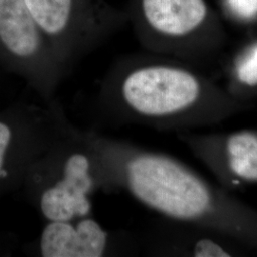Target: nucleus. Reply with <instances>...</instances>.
I'll return each mask as SVG.
<instances>
[{
    "mask_svg": "<svg viewBox=\"0 0 257 257\" xmlns=\"http://www.w3.org/2000/svg\"><path fill=\"white\" fill-rule=\"evenodd\" d=\"M101 167L107 193L125 191L169 220L232 239L257 253V210L183 161L92 130H81Z\"/></svg>",
    "mask_w": 257,
    "mask_h": 257,
    "instance_id": "nucleus-1",
    "label": "nucleus"
},
{
    "mask_svg": "<svg viewBox=\"0 0 257 257\" xmlns=\"http://www.w3.org/2000/svg\"><path fill=\"white\" fill-rule=\"evenodd\" d=\"M97 106L107 118L180 133L219 124L252 109L181 65L126 57L102 80Z\"/></svg>",
    "mask_w": 257,
    "mask_h": 257,
    "instance_id": "nucleus-2",
    "label": "nucleus"
},
{
    "mask_svg": "<svg viewBox=\"0 0 257 257\" xmlns=\"http://www.w3.org/2000/svg\"><path fill=\"white\" fill-rule=\"evenodd\" d=\"M25 199L46 220L92 215V197L107 193L101 167L74 124L31 166L21 185Z\"/></svg>",
    "mask_w": 257,
    "mask_h": 257,
    "instance_id": "nucleus-3",
    "label": "nucleus"
},
{
    "mask_svg": "<svg viewBox=\"0 0 257 257\" xmlns=\"http://www.w3.org/2000/svg\"><path fill=\"white\" fill-rule=\"evenodd\" d=\"M24 1L69 73L116 33L125 19L119 9L106 0Z\"/></svg>",
    "mask_w": 257,
    "mask_h": 257,
    "instance_id": "nucleus-4",
    "label": "nucleus"
},
{
    "mask_svg": "<svg viewBox=\"0 0 257 257\" xmlns=\"http://www.w3.org/2000/svg\"><path fill=\"white\" fill-rule=\"evenodd\" d=\"M54 99L16 102L0 110V199L20 190L28 170L72 126Z\"/></svg>",
    "mask_w": 257,
    "mask_h": 257,
    "instance_id": "nucleus-5",
    "label": "nucleus"
},
{
    "mask_svg": "<svg viewBox=\"0 0 257 257\" xmlns=\"http://www.w3.org/2000/svg\"><path fill=\"white\" fill-rule=\"evenodd\" d=\"M0 71L24 80L43 103L55 99L69 74L24 0H0Z\"/></svg>",
    "mask_w": 257,
    "mask_h": 257,
    "instance_id": "nucleus-6",
    "label": "nucleus"
},
{
    "mask_svg": "<svg viewBox=\"0 0 257 257\" xmlns=\"http://www.w3.org/2000/svg\"><path fill=\"white\" fill-rule=\"evenodd\" d=\"M176 136L226 191L233 193L257 185V130L211 134L185 131Z\"/></svg>",
    "mask_w": 257,
    "mask_h": 257,
    "instance_id": "nucleus-7",
    "label": "nucleus"
},
{
    "mask_svg": "<svg viewBox=\"0 0 257 257\" xmlns=\"http://www.w3.org/2000/svg\"><path fill=\"white\" fill-rule=\"evenodd\" d=\"M27 252L42 257H103L134 254L138 243L128 232L106 230L92 215L50 221Z\"/></svg>",
    "mask_w": 257,
    "mask_h": 257,
    "instance_id": "nucleus-8",
    "label": "nucleus"
},
{
    "mask_svg": "<svg viewBox=\"0 0 257 257\" xmlns=\"http://www.w3.org/2000/svg\"><path fill=\"white\" fill-rule=\"evenodd\" d=\"M148 252L161 256L233 257L254 253L217 232L163 218L146 234Z\"/></svg>",
    "mask_w": 257,
    "mask_h": 257,
    "instance_id": "nucleus-9",
    "label": "nucleus"
},
{
    "mask_svg": "<svg viewBox=\"0 0 257 257\" xmlns=\"http://www.w3.org/2000/svg\"><path fill=\"white\" fill-rule=\"evenodd\" d=\"M139 11L148 29L165 43L190 36L207 14L204 0H139Z\"/></svg>",
    "mask_w": 257,
    "mask_h": 257,
    "instance_id": "nucleus-10",
    "label": "nucleus"
},
{
    "mask_svg": "<svg viewBox=\"0 0 257 257\" xmlns=\"http://www.w3.org/2000/svg\"><path fill=\"white\" fill-rule=\"evenodd\" d=\"M233 75L240 87L257 89V43L248 47L236 59Z\"/></svg>",
    "mask_w": 257,
    "mask_h": 257,
    "instance_id": "nucleus-11",
    "label": "nucleus"
},
{
    "mask_svg": "<svg viewBox=\"0 0 257 257\" xmlns=\"http://www.w3.org/2000/svg\"><path fill=\"white\" fill-rule=\"evenodd\" d=\"M228 8L242 19H252L257 17V0H226Z\"/></svg>",
    "mask_w": 257,
    "mask_h": 257,
    "instance_id": "nucleus-12",
    "label": "nucleus"
},
{
    "mask_svg": "<svg viewBox=\"0 0 257 257\" xmlns=\"http://www.w3.org/2000/svg\"><path fill=\"white\" fill-rule=\"evenodd\" d=\"M7 239L8 238H5V237H3V236L0 234V249L8 247L9 244L7 243Z\"/></svg>",
    "mask_w": 257,
    "mask_h": 257,
    "instance_id": "nucleus-13",
    "label": "nucleus"
},
{
    "mask_svg": "<svg viewBox=\"0 0 257 257\" xmlns=\"http://www.w3.org/2000/svg\"><path fill=\"white\" fill-rule=\"evenodd\" d=\"M1 73H3V72H1V71H0V75H1Z\"/></svg>",
    "mask_w": 257,
    "mask_h": 257,
    "instance_id": "nucleus-14",
    "label": "nucleus"
}]
</instances>
